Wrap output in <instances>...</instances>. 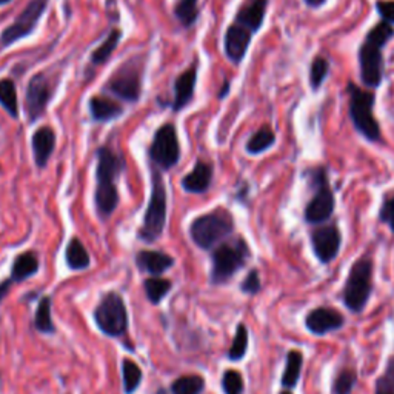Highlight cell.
Here are the masks:
<instances>
[{
    "mask_svg": "<svg viewBox=\"0 0 394 394\" xmlns=\"http://www.w3.org/2000/svg\"><path fill=\"white\" fill-rule=\"evenodd\" d=\"M350 96V116L362 136L372 142H381V127L374 116V93L359 88L358 85L348 83Z\"/></svg>",
    "mask_w": 394,
    "mask_h": 394,
    "instance_id": "cell-7",
    "label": "cell"
},
{
    "mask_svg": "<svg viewBox=\"0 0 394 394\" xmlns=\"http://www.w3.org/2000/svg\"><path fill=\"white\" fill-rule=\"evenodd\" d=\"M0 105L13 119H19V100L11 79H0Z\"/></svg>",
    "mask_w": 394,
    "mask_h": 394,
    "instance_id": "cell-29",
    "label": "cell"
},
{
    "mask_svg": "<svg viewBox=\"0 0 394 394\" xmlns=\"http://www.w3.org/2000/svg\"><path fill=\"white\" fill-rule=\"evenodd\" d=\"M302 364H304V356L301 351L293 350L288 353L287 356V364H285V372L282 374V387L285 388H294L299 377L302 373Z\"/></svg>",
    "mask_w": 394,
    "mask_h": 394,
    "instance_id": "cell-30",
    "label": "cell"
},
{
    "mask_svg": "<svg viewBox=\"0 0 394 394\" xmlns=\"http://www.w3.org/2000/svg\"><path fill=\"white\" fill-rule=\"evenodd\" d=\"M144 373L142 368L130 358H125L122 360V385L125 394H134L142 385Z\"/></svg>",
    "mask_w": 394,
    "mask_h": 394,
    "instance_id": "cell-28",
    "label": "cell"
},
{
    "mask_svg": "<svg viewBox=\"0 0 394 394\" xmlns=\"http://www.w3.org/2000/svg\"><path fill=\"white\" fill-rule=\"evenodd\" d=\"M262 288V283H261V276H259V271L257 270H251L248 274H247V278L242 280L240 283V291L242 293H245V294H250V296H254L257 294L259 291H261Z\"/></svg>",
    "mask_w": 394,
    "mask_h": 394,
    "instance_id": "cell-39",
    "label": "cell"
},
{
    "mask_svg": "<svg viewBox=\"0 0 394 394\" xmlns=\"http://www.w3.org/2000/svg\"><path fill=\"white\" fill-rule=\"evenodd\" d=\"M51 297L50 296H42L41 301L34 313V328L42 334H54L56 333V325H54L53 318H51Z\"/></svg>",
    "mask_w": 394,
    "mask_h": 394,
    "instance_id": "cell-26",
    "label": "cell"
},
{
    "mask_svg": "<svg viewBox=\"0 0 394 394\" xmlns=\"http://www.w3.org/2000/svg\"><path fill=\"white\" fill-rule=\"evenodd\" d=\"M93 320L102 334L121 337L128 330V310L117 291H107L93 311Z\"/></svg>",
    "mask_w": 394,
    "mask_h": 394,
    "instance_id": "cell-6",
    "label": "cell"
},
{
    "mask_svg": "<svg viewBox=\"0 0 394 394\" xmlns=\"http://www.w3.org/2000/svg\"><path fill=\"white\" fill-rule=\"evenodd\" d=\"M205 379L201 374L180 376L171 383V394H202L205 391Z\"/></svg>",
    "mask_w": 394,
    "mask_h": 394,
    "instance_id": "cell-31",
    "label": "cell"
},
{
    "mask_svg": "<svg viewBox=\"0 0 394 394\" xmlns=\"http://www.w3.org/2000/svg\"><path fill=\"white\" fill-rule=\"evenodd\" d=\"M268 0H247L236 13L234 23L247 28L251 33H257L264 25Z\"/></svg>",
    "mask_w": 394,
    "mask_h": 394,
    "instance_id": "cell-18",
    "label": "cell"
},
{
    "mask_svg": "<svg viewBox=\"0 0 394 394\" xmlns=\"http://www.w3.org/2000/svg\"><path fill=\"white\" fill-rule=\"evenodd\" d=\"M168 196L167 186L162 179L159 168H151V194L144 215V222L137 231V239L145 243H154L161 239L165 225H167Z\"/></svg>",
    "mask_w": 394,
    "mask_h": 394,
    "instance_id": "cell-3",
    "label": "cell"
},
{
    "mask_svg": "<svg viewBox=\"0 0 394 394\" xmlns=\"http://www.w3.org/2000/svg\"><path fill=\"white\" fill-rule=\"evenodd\" d=\"M97 167H96V191H94V205L102 220L113 216L121 196L116 182L127 167L125 157L114 151L111 147L104 145L97 149Z\"/></svg>",
    "mask_w": 394,
    "mask_h": 394,
    "instance_id": "cell-1",
    "label": "cell"
},
{
    "mask_svg": "<svg viewBox=\"0 0 394 394\" xmlns=\"http://www.w3.org/2000/svg\"><path fill=\"white\" fill-rule=\"evenodd\" d=\"M212 182V167L208 162L197 161L194 170L182 179V188L188 193L203 194L210 190Z\"/></svg>",
    "mask_w": 394,
    "mask_h": 394,
    "instance_id": "cell-21",
    "label": "cell"
},
{
    "mask_svg": "<svg viewBox=\"0 0 394 394\" xmlns=\"http://www.w3.org/2000/svg\"><path fill=\"white\" fill-rule=\"evenodd\" d=\"M251 37H253V33L247 28L238 25V23H233V25L228 27L224 37V48L226 57L234 65H239L243 57H245Z\"/></svg>",
    "mask_w": 394,
    "mask_h": 394,
    "instance_id": "cell-15",
    "label": "cell"
},
{
    "mask_svg": "<svg viewBox=\"0 0 394 394\" xmlns=\"http://www.w3.org/2000/svg\"><path fill=\"white\" fill-rule=\"evenodd\" d=\"M197 83V64L188 67L182 74H179L175 82V100H172V111L182 109L194 99Z\"/></svg>",
    "mask_w": 394,
    "mask_h": 394,
    "instance_id": "cell-19",
    "label": "cell"
},
{
    "mask_svg": "<svg viewBox=\"0 0 394 394\" xmlns=\"http://www.w3.org/2000/svg\"><path fill=\"white\" fill-rule=\"evenodd\" d=\"M41 270V262L34 251H25L19 256H15L11 265V280L14 283H22L33 278Z\"/></svg>",
    "mask_w": 394,
    "mask_h": 394,
    "instance_id": "cell-22",
    "label": "cell"
},
{
    "mask_svg": "<svg viewBox=\"0 0 394 394\" xmlns=\"http://www.w3.org/2000/svg\"><path fill=\"white\" fill-rule=\"evenodd\" d=\"M376 391L377 394H394V356L388 360L385 373L377 379Z\"/></svg>",
    "mask_w": 394,
    "mask_h": 394,
    "instance_id": "cell-38",
    "label": "cell"
},
{
    "mask_svg": "<svg viewBox=\"0 0 394 394\" xmlns=\"http://www.w3.org/2000/svg\"><path fill=\"white\" fill-rule=\"evenodd\" d=\"M250 254L248 243L242 238L220 243L211 253L210 282L212 285H225L247 265Z\"/></svg>",
    "mask_w": 394,
    "mask_h": 394,
    "instance_id": "cell-4",
    "label": "cell"
},
{
    "mask_svg": "<svg viewBox=\"0 0 394 394\" xmlns=\"http://www.w3.org/2000/svg\"><path fill=\"white\" fill-rule=\"evenodd\" d=\"M228 90H230V82H225V83H224V88L220 90L219 97H220V99L225 97V96H226V93H228Z\"/></svg>",
    "mask_w": 394,
    "mask_h": 394,
    "instance_id": "cell-44",
    "label": "cell"
},
{
    "mask_svg": "<svg viewBox=\"0 0 394 394\" xmlns=\"http://www.w3.org/2000/svg\"><path fill=\"white\" fill-rule=\"evenodd\" d=\"M234 231V219L230 211L216 208L196 217L190 225V238L201 250H215L217 243Z\"/></svg>",
    "mask_w": 394,
    "mask_h": 394,
    "instance_id": "cell-5",
    "label": "cell"
},
{
    "mask_svg": "<svg viewBox=\"0 0 394 394\" xmlns=\"http://www.w3.org/2000/svg\"><path fill=\"white\" fill-rule=\"evenodd\" d=\"M65 264L71 271H85L91 266V256L79 238H71L65 250Z\"/></svg>",
    "mask_w": 394,
    "mask_h": 394,
    "instance_id": "cell-24",
    "label": "cell"
},
{
    "mask_svg": "<svg viewBox=\"0 0 394 394\" xmlns=\"http://www.w3.org/2000/svg\"><path fill=\"white\" fill-rule=\"evenodd\" d=\"M54 96V85L45 73H37L28 82L25 93V108L29 123L37 122L46 113Z\"/></svg>",
    "mask_w": 394,
    "mask_h": 394,
    "instance_id": "cell-13",
    "label": "cell"
},
{
    "mask_svg": "<svg viewBox=\"0 0 394 394\" xmlns=\"http://www.w3.org/2000/svg\"><path fill=\"white\" fill-rule=\"evenodd\" d=\"M310 177L313 185L316 186V194L311 197L305 208V220L308 224L318 225L325 222L331 217L336 207V199L333 191L330 190L327 171L324 167L310 170Z\"/></svg>",
    "mask_w": 394,
    "mask_h": 394,
    "instance_id": "cell-9",
    "label": "cell"
},
{
    "mask_svg": "<svg viewBox=\"0 0 394 394\" xmlns=\"http://www.w3.org/2000/svg\"><path fill=\"white\" fill-rule=\"evenodd\" d=\"M247 350H248V328L243 324H239L238 328H236L233 344L230 346V350H228L226 356L230 360L238 362L245 358Z\"/></svg>",
    "mask_w": 394,
    "mask_h": 394,
    "instance_id": "cell-34",
    "label": "cell"
},
{
    "mask_svg": "<svg viewBox=\"0 0 394 394\" xmlns=\"http://www.w3.org/2000/svg\"><path fill=\"white\" fill-rule=\"evenodd\" d=\"M148 154L157 168L168 171L176 167L180 161V144L175 125L163 123L157 128Z\"/></svg>",
    "mask_w": 394,
    "mask_h": 394,
    "instance_id": "cell-11",
    "label": "cell"
},
{
    "mask_svg": "<svg viewBox=\"0 0 394 394\" xmlns=\"http://www.w3.org/2000/svg\"><path fill=\"white\" fill-rule=\"evenodd\" d=\"M379 219L381 222L387 224L390 226V230L394 233V194L385 196L379 211Z\"/></svg>",
    "mask_w": 394,
    "mask_h": 394,
    "instance_id": "cell-40",
    "label": "cell"
},
{
    "mask_svg": "<svg viewBox=\"0 0 394 394\" xmlns=\"http://www.w3.org/2000/svg\"><path fill=\"white\" fill-rule=\"evenodd\" d=\"M327 2V0H305V4L311 8H319Z\"/></svg>",
    "mask_w": 394,
    "mask_h": 394,
    "instance_id": "cell-43",
    "label": "cell"
},
{
    "mask_svg": "<svg viewBox=\"0 0 394 394\" xmlns=\"http://www.w3.org/2000/svg\"><path fill=\"white\" fill-rule=\"evenodd\" d=\"M91 119L96 122H111L123 114V107L105 96H94L88 102Z\"/></svg>",
    "mask_w": 394,
    "mask_h": 394,
    "instance_id": "cell-23",
    "label": "cell"
},
{
    "mask_svg": "<svg viewBox=\"0 0 394 394\" xmlns=\"http://www.w3.org/2000/svg\"><path fill=\"white\" fill-rule=\"evenodd\" d=\"M172 290V282L170 279L161 278V276H151L144 280V291L147 294V299L153 305H159L165 297L170 294Z\"/></svg>",
    "mask_w": 394,
    "mask_h": 394,
    "instance_id": "cell-27",
    "label": "cell"
},
{
    "mask_svg": "<svg viewBox=\"0 0 394 394\" xmlns=\"http://www.w3.org/2000/svg\"><path fill=\"white\" fill-rule=\"evenodd\" d=\"M0 391H2V374H0Z\"/></svg>",
    "mask_w": 394,
    "mask_h": 394,
    "instance_id": "cell-46",
    "label": "cell"
},
{
    "mask_svg": "<svg viewBox=\"0 0 394 394\" xmlns=\"http://www.w3.org/2000/svg\"><path fill=\"white\" fill-rule=\"evenodd\" d=\"M13 283H14V282L11 280V278L0 280V304H2V302L5 301V299H6V296L10 294Z\"/></svg>",
    "mask_w": 394,
    "mask_h": 394,
    "instance_id": "cell-42",
    "label": "cell"
},
{
    "mask_svg": "<svg viewBox=\"0 0 394 394\" xmlns=\"http://www.w3.org/2000/svg\"><path fill=\"white\" fill-rule=\"evenodd\" d=\"M10 2H11V0H0V6L8 5V4H10Z\"/></svg>",
    "mask_w": 394,
    "mask_h": 394,
    "instance_id": "cell-45",
    "label": "cell"
},
{
    "mask_svg": "<svg viewBox=\"0 0 394 394\" xmlns=\"http://www.w3.org/2000/svg\"><path fill=\"white\" fill-rule=\"evenodd\" d=\"M305 325L313 334L324 336L330 331H337L345 325V319L339 311L328 308V306H320V308L313 310L305 319Z\"/></svg>",
    "mask_w": 394,
    "mask_h": 394,
    "instance_id": "cell-16",
    "label": "cell"
},
{
    "mask_svg": "<svg viewBox=\"0 0 394 394\" xmlns=\"http://www.w3.org/2000/svg\"><path fill=\"white\" fill-rule=\"evenodd\" d=\"M394 36L393 25L387 22L377 23L368 31L364 43L359 48L360 79L368 88H377L383 76V56L382 50Z\"/></svg>",
    "mask_w": 394,
    "mask_h": 394,
    "instance_id": "cell-2",
    "label": "cell"
},
{
    "mask_svg": "<svg viewBox=\"0 0 394 394\" xmlns=\"http://www.w3.org/2000/svg\"><path fill=\"white\" fill-rule=\"evenodd\" d=\"M280 394H291L290 391H283V393H280Z\"/></svg>",
    "mask_w": 394,
    "mask_h": 394,
    "instance_id": "cell-47",
    "label": "cell"
},
{
    "mask_svg": "<svg viewBox=\"0 0 394 394\" xmlns=\"http://www.w3.org/2000/svg\"><path fill=\"white\" fill-rule=\"evenodd\" d=\"M175 257L157 250H140L136 254V265L139 271L149 276H162L175 266Z\"/></svg>",
    "mask_w": 394,
    "mask_h": 394,
    "instance_id": "cell-17",
    "label": "cell"
},
{
    "mask_svg": "<svg viewBox=\"0 0 394 394\" xmlns=\"http://www.w3.org/2000/svg\"><path fill=\"white\" fill-rule=\"evenodd\" d=\"M142 71L139 57L127 60L108 79L105 90L125 102L136 104L142 94Z\"/></svg>",
    "mask_w": 394,
    "mask_h": 394,
    "instance_id": "cell-10",
    "label": "cell"
},
{
    "mask_svg": "<svg viewBox=\"0 0 394 394\" xmlns=\"http://www.w3.org/2000/svg\"><path fill=\"white\" fill-rule=\"evenodd\" d=\"M373 291V261L362 257L354 262L344 288V302L353 313L365 308Z\"/></svg>",
    "mask_w": 394,
    "mask_h": 394,
    "instance_id": "cell-8",
    "label": "cell"
},
{
    "mask_svg": "<svg viewBox=\"0 0 394 394\" xmlns=\"http://www.w3.org/2000/svg\"><path fill=\"white\" fill-rule=\"evenodd\" d=\"M377 13L383 19L382 22H387L390 25H394V0H377L376 2Z\"/></svg>",
    "mask_w": 394,
    "mask_h": 394,
    "instance_id": "cell-41",
    "label": "cell"
},
{
    "mask_svg": "<svg viewBox=\"0 0 394 394\" xmlns=\"http://www.w3.org/2000/svg\"><path fill=\"white\" fill-rule=\"evenodd\" d=\"M358 382V374L353 369H342L333 383V394H351Z\"/></svg>",
    "mask_w": 394,
    "mask_h": 394,
    "instance_id": "cell-37",
    "label": "cell"
},
{
    "mask_svg": "<svg viewBox=\"0 0 394 394\" xmlns=\"http://www.w3.org/2000/svg\"><path fill=\"white\" fill-rule=\"evenodd\" d=\"M199 0H177L175 6L176 19L182 23L185 28L193 27L197 18H199Z\"/></svg>",
    "mask_w": 394,
    "mask_h": 394,
    "instance_id": "cell-33",
    "label": "cell"
},
{
    "mask_svg": "<svg viewBox=\"0 0 394 394\" xmlns=\"http://www.w3.org/2000/svg\"><path fill=\"white\" fill-rule=\"evenodd\" d=\"M121 39H122V29L114 28L111 33L107 36L105 41L91 53V57H90L91 64L94 67H100V65H104L105 62H108L109 57H111V54L116 51L117 45H119Z\"/></svg>",
    "mask_w": 394,
    "mask_h": 394,
    "instance_id": "cell-25",
    "label": "cell"
},
{
    "mask_svg": "<svg viewBox=\"0 0 394 394\" xmlns=\"http://www.w3.org/2000/svg\"><path fill=\"white\" fill-rule=\"evenodd\" d=\"M50 0H29L23 11L15 18L10 27H6L0 34V46L6 48L18 41L28 37L34 33L36 27L41 22V18L48 8Z\"/></svg>",
    "mask_w": 394,
    "mask_h": 394,
    "instance_id": "cell-12",
    "label": "cell"
},
{
    "mask_svg": "<svg viewBox=\"0 0 394 394\" xmlns=\"http://www.w3.org/2000/svg\"><path fill=\"white\" fill-rule=\"evenodd\" d=\"M311 245L320 264L334 261L342 245V236L336 225L320 226L311 233Z\"/></svg>",
    "mask_w": 394,
    "mask_h": 394,
    "instance_id": "cell-14",
    "label": "cell"
},
{
    "mask_svg": "<svg viewBox=\"0 0 394 394\" xmlns=\"http://www.w3.org/2000/svg\"><path fill=\"white\" fill-rule=\"evenodd\" d=\"M31 148H33L34 162L39 168L48 165L50 157L56 148V133L51 127H41L31 136Z\"/></svg>",
    "mask_w": 394,
    "mask_h": 394,
    "instance_id": "cell-20",
    "label": "cell"
},
{
    "mask_svg": "<svg viewBox=\"0 0 394 394\" xmlns=\"http://www.w3.org/2000/svg\"><path fill=\"white\" fill-rule=\"evenodd\" d=\"M220 385H222L224 394H243V390H245V383H243L242 374L233 368L226 369L224 373Z\"/></svg>",
    "mask_w": 394,
    "mask_h": 394,
    "instance_id": "cell-35",
    "label": "cell"
},
{
    "mask_svg": "<svg viewBox=\"0 0 394 394\" xmlns=\"http://www.w3.org/2000/svg\"><path fill=\"white\" fill-rule=\"evenodd\" d=\"M330 71V64L325 57L318 56L313 60L311 68H310V85L313 90H318L324 83L325 77L328 76Z\"/></svg>",
    "mask_w": 394,
    "mask_h": 394,
    "instance_id": "cell-36",
    "label": "cell"
},
{
    "mask_svg": "<svg viewBox=\"0 0 394 394\" xmlns=\"http://www.w3.org/2000/svg\"><path fill=\"white\" fill-rule=\"evenodd\" d=\"M276 142V134L270 127H262L257 130L253 136H251L247 142V151L250 154H261L266 149H270Z\"/></svg>",
    "mask_w": 394,
    "mask_h": 394,
    "instance_id": "cell-32",
    "label": "cell"
}]
</instances>
